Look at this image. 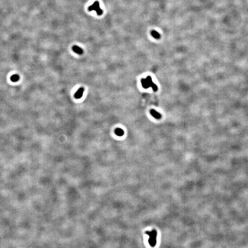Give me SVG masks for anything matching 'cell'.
Segmentation results:
<instances>
[{
    "instance_id": "6da1fadb",
    "label": "cell",
    "mask_w": 248,
    "mask_h": 248,
    "mask_svg": "<svg viewBox=\"0 0 248 248\" xmlns=\"http://www.w3.org/2000/svg\"><path fill=\"white\" fill-rule=\"evenodd\" d=\"M88 10L89 11H95L97 12V14L98 15H102L103 13V11L102 9L100 8L99 3L98 1H96L92 5L90 6L88 8Z\"/></svg>"
},
{
    "instance_id": "7a4b0ae2",
    "label": "cell",
    "mask_w": 248,
    "mask_h": 248,
    "mask_svg": "<svg viewBox=\"0 0 248 248\" xmlns=\"http://www.w3.org/2000/svg\"><path fill=\"white\" fill-rule=\"evenodd\" d=\"M146 79L147 82H148V84H149V87H151L154 91H157L158 90V87H157L156 85L155 84L153 81H152L151 77L149 76L147 77Z\"/></svg>"
},
{
    "instance_id": "3957f363",
    "label": "cell",
    "mask_w": 248,
    "mask_h": 248,
    "mask_svg": "<svg viewBox=\"0 0 248 248\" xmlns=\"http://www.w3.org/2000/svg\"><path fill=\"white\" fill-rule=\"evenodd\" d=\"M84 92V88H82V87L80 88L77 91V92L75 93V94H74V97L76 99H80V98H81V97H82V96H83V95Z\"/></svg>"
},
{
    "instance_id": "277c9868",
    "label": "cell",
    "mask_w": 248,
    "mask_h": 248,
    "mask_svg": "<svg viewBox=\"0 0 248 248\" xmlns=\"http://www.w3.org/2000/svg\"><path fill=\"white\" fill-rule=\"evenodd\" d=\"M72 49L74 52L78 54L81 55L83 53V50L77 46H74L72 47Z\"/></svg>"
},
{
    "instance_id": "5b68a950",
    "label": "cell",
    "mask_w": 248,
    "mask_h": 248,
    "mask_svg": "<svg viewBox=\"0 0 248 248\" xmlns=\"http://www.w3.org/2000/svg\"><path fill=\"white\" fill-rule=\"evenodd\" d=\"M150 113L155 118L157 119H160L161 117H162L160 114H159L158 112H157L156 111H155V110H154V109H152L151 110Z\"/></svg>"
},
{
    "instance_id": "8992f818",
    "label": "cell",
    "mask_w": 248,
    "mask_h": 248,
    "mask_svg": "<svg viewBox=\"0 0 248 248\" xmlns=\"http://www.w3.org/2000/svg\"><path fill=\"white\" fill-rule=\"evenodd\" d=\"M115 133L116 135L119 136H122L124 134V131L120 128H117L115 129Z\"/></svg>"
},
{
    "instance_id": "52a82bcc",
    "label": "cell",
    "mask_w": 248,
    "mask_h": 248,
    "mask_svg": "<svg viewBox=\"0 0 248 248\" xmlns=\"http://www.w3.org/2000/svg\"><path fill=\"white\" fill-rule=\"evenodd\" d=\"M151 35L153 37L156 39H159L160 38V35L159 34V33L157 32L155 30H152L151 32Z\"/></svg>"
},
{
    "instance_id": "ba28073f",
    "label": "cell",
    "mask_w": 248,
    "mask_h": 248,
    "mask_svg": "<svg viewBox=\"0 0 248 248\" xmlns=\"http://www.w3.org/2000/svg\"><path fill=\"white\" fill-rule=\"evenodd\" d=\"M141 84H142V87H143L145 88H148L149 87H150L149 86V84H148V82H147V81L146 79H142L141 80Z\"/></svg>"
},
{
    "instance_id": "9c48e42d",
    "label": "cell",
    "mask_w": 248,
    "mask_h": 248,
    "mask_svg": "<svg viewBox=\"0 0 248 248\" xmlns=\"http://www.w3.org/2000/svg\"><path fill=\"white\" fill-rule=\"evenodd\" d=\"M19 79V77L17 74H14L11 77V80L13 82L17 81Z\"/></svg>"
}]
</instances>
